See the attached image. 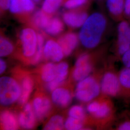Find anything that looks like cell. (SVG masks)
I'll return each instance as SVG.
<instances>
[{"label": "cell", "instance_id": "30", "mask_svg": "<svg viewBox=\"0 0 130 130\" xmlns=\"http://www.w3.org/2000/svg\"><path fill=\"white\" fill-rule=\"evenodd\" d=\"M57 76L56 79L61 84L66 79L68 73V65L66 62H61L57 65Z\"/></svg>", "mask_w": 130, "mask_h": 130}, {"label": "cell", "instance_id": "28", "mask_svg": "<svg viewBox=\"0 0 130 130\" xmlns=\"http://www.w3.org/2000/svg\"><path fill=\"white\" fill-rule=\"evenodd\" d=\"M70 117L76 119L84 121L86 118V113L84 107L79 105H75L71 107L69 111Z\"/></svg>", "mask_w": 130, "mask_h": 130}, {"label": "cell", "instance_id": "27", "mask_svg": "<svg viewBox=\"0 0 130 130\" xmlns=\"http://www.w3.org/2000/svg\"><path fill=\"white\" fill-rule=\"evenodd\" d=\"M14 46L12 43L7 39L1 37L0 39V56L4 57L8 56L13 51Z\"/></svg>", "mask_w": 130, "mask_h": 130}, {"label": "cell", "instance_id": "14", "mask_svg": "<svg viewBox=\"0 0 130 130\" xmlns=\"http://www.w3.org/2000/svg\"><path fill=\"white\" fill-rule=\"evenodd\" d=\"M32 0H11L10 11L13 14L30 13L34 9Z\"/></svg>", "mask_w": 130, "mask_h": 130}, {"label": "cell", "instance_id": "3", "mask_svg": "<svg viewBox=\"0 0 130 130\" xmlns=\"http://www.w3.org/2000/svg\"><path fill=\"white\" fill-rule=\"evenodd\" d=\"M101 92L110 98H121L122 88L119 71L114 67L104 73L101 80Z\"/></svg>", "mask_w": 130, "mask_h": 130}, {"label": "cell", "instance_id": "7", "mask_svg": "<svg viewBox=\"0 0 130 130\" xmlns=\"http://www.w3.org/2000/svg\"><path fill=\"white\" fill-rule=\"evenodd\" d=\"M130 48V24L125 21H121L118 27V36L116 53L118 58H121Z\"/></svg>", "mask_w": 130, "mask_h": 130}, {"label": "cell", "instance_id": "6", "mask_svg": "<svg viewBox=\"0 0 130 130\" xmlns=\"http://www.w3.org/2000/svg\"><path fill=\"white\" fill-rule=\"evenodd\" d=\"M93 67V57L88 53L79 56L75 63L72 77L75 80L79 82L90 75Z\"/></svg>", "mask_w": 130, "mask_h": 130}, {"label": "cell", "instance_id": "8", "mask_svg": "<svg viewBox=\"0 0 130 130\" xmlns=\"http://www.w3.org/2000/svg\"><path fill=\"white\" fill-rule=\"evenodd\" d=\"M20 40L24 56L27 57L34 56L37 46V35L30 28L23 29L20 34Z\"/></svg>", "mask_w": 130, "mask_h": 130}, {"label": "cell", "instance_id": "32", "mask_svg": "<svg viewBox=\"0 0 130 130\" xmlns=\"http://www.w3.org/2000/svg\"><path fill=\"white\" fill-rule=\"evenodd\" d=\"M61 84L60 83H59L56 79H55L51 82L47 83L46 87L49 91L53 92L55 89L57 88Z\"/></svg>", "mask_w": 130, "mask_h": 130}, {"label": "cell", "instance_id": "20", "mask_svg": "<svg viewBox=\"0 0 130 130\" xmlns=\"http://www.w3.org/2000/svg\"><path fill=\"white\" fill-rule=\"evenodd\" d=\"M41 78L45 82L48 83L56 78L57 66L53 63H48L43 66L41 70Z\"/></svg>", "mask_w": 130, "mask_h": 130}, {"label": "cell", "instance_id": "35", "mask_svg": "<svg viewBox=\"0 0 130 130\" xmlns=\"http://www.w3.org/2000/svg\"><path fill=\"white\" fill-rule=\"evenodd\" d=\"M124 15L127 17L130 15V0L125 1Z\"/></svg>", "mask_w": 130, "mask_h": 130}, {"label": "cell", "instance_id": "13", "mask_svg": "<svg viewBox=\"0 0 130 130\" xmlns=\"http://www.w3.org/2000/svg\"><path fill=\"white\" fill-rule=\"evenodd\" d=\"M78 37L74 33H66L61 36L58 42L60 45L64 55L69 56L77 47L78 43Z\"/></svg>", "mask_w": 130, "mask_h": 130}, {"label": "cell", "instance_id": "10", "mask_svg": "<svg viewBox=\"0 0 130 130\" xmlns=\"http://www.w3.org/2000/svg\"><path fill=\"white\" fill-rule=\"evenodd\" d=\"M43 56L45 58L54 62H59L63 58L64 53L58 42L49 40L43 48Z\"/></svg>", "mask_w": 130, "mask_h": 130}, {"label": "cell", "instance_id": "19", "mask_svg": "<svg viewBox=\"0 0 130 130\" xmlns=\"http://www.w3.org/2000/svg\"><path fill=\"white\" fill-rule=\"evenodd\" d=\"M33 82L32 78L29 76H25L21 79L20 96L19 98V102L21 105L26 104L30 94L32 91Z\"/></svg>", "mask_w": 130, "mask_h": 130}, {"label": "cell", "instance_id": "31", "mask_svg": "<svg viewBox=\"0 0 130 130\" xmlns=\"http://www.w3.org/2000/svg\"><path fill=\"white\" fill-rule=\"evenodd\" d=\"M88 0H68L65 3V7L67 9H74L86 4Z\"/></svg>", "mask_w": 130, "mask_h": 130}, {"label": "cell", "instance_id": "37", "mask_svg": "<svg viewBox=\"0 0 130 130\" xmlns=\"http://www.w3.org/2000/svg\"><path fill=\"white\" fill-rule=\"evenodd\" d=\"M34 2H35V3H39V2H40L41 0H32Z\"/></svg>", "mask_w": 130, "mask_h": 130}, {"label": "cell", "instance_id": "11", "mask_svg": "<svg viewBox=\"0 0 130 130\" xmlns=\"http://www.w3.org/2000/svg\"><path fill=\"white\" fill-rule=\"evenodd\" d=\"M36 118V116L33 107L30 103H27L24 107L23 111L20 112L19 114V124L24 129H32L35 125Z\"/></svg>", "mask_w": 130, "mask_h": 130}, {"label": "cell", "instance_id": "29", "mask_svg": "<svg viewBox=\"0 0 130 130\" xmlns=\"http://www.w3.org/2000/svg\"><path fill=\"white\" fill-rule=\"evenodd\" d=\"M84 121L70 117L65 121V128L69 130H80L84 127Z\"/></svg>", "mask_w": 130, "mask_h": 130}, {"label": "cell", "instance_id": "25", "mask_svg": "<svg viewBox=\"0 0 130 130\" xmlns=\"http://www.w3.org/2000/svg\"><path fill=\"white\" fill-rule=\"evenodd\" d=\"M63 0H44L42 6V10L47 14L55 13L60 7Z\"/></svg>", "mask_w": 130, "mask_h": 130}, {"label": "cell", "instance_id": "16", "mask_svg": "<svg viewBox=\"0 0 130 130\" xmlns=\"http://www.w3.org/2000/svg\"><path fill=\"white\" fill-rule=\"evenodd\" d=\"M125 0H107V6L112 17L117 21H121L124 15Z\"/></svg>", "mask_w": 130, "mask_h": 130}, {"label": "cell", "instance_id": "38", "mask_svg": "<svg viewBox=\"0 0 130 130\" xmlns=\"http://www.w3.org/2000/svg\"></svg>", "mask_w": 130, "mask_h": 130}, {"label": "cell", "instance_id": "18", "mask_svg": "<svg viewBox=\"0 0 130 130\" xmlns=\"http://www.w3.org/2000/svg\"><path fill=\"white\" fill-rule=\"evenodd\" d=\"M122 92L121 98L130 99V67H124L119 71Z\"/></svg>", "mask_w": 130, "mask_h": 130}, {"label": "cell", "instance_id": "22", "mask_svg": "<svg viewBox=\"0 0 130 130\" xmlns=\"http://www.w3.org/2000/svg\"><path fill=\"white\" fill-rule=\"evenodd\" d=\"M48 14L42 10L38 11L33 18V22L37 28L45 29L50 20Z\"/></svg>", "mask_w": 130, "mask_h": 130}, {"label": "cell", "instance_id": "26", "mask_svg": "<svg viewBox=\"0 0 130 130\" xmlns=\"http://www.w3.org/2000/svg\"><path fill=\"white\" fill-rule=\"evenodd\" d=\"M43 44L44 38L41 34H38L37 35V46L36 51L31 60V63L33 64H35L39 63L41 59L43 51Z\"/></svg>", "mask_w": 130, "mask_h": 130}, {"label": "cell", "instance_id": "23", "mask_svg": "<svg viewBox=\"0 0 130 130\" xmlns=\"http://www.w3.org/2000/svg\"><path fill=\"white\" fill-rule=\"evenodd\" d=\"M63 118L59 115L52 117L44 127V130H62L64 128Z\"/></svg>", "mask_w": 130, "mask_h": 130}, {"label": "cell", "instance_id": "17", "mask_svg": "<svg viewBox=\"0 0 130 130\" xmlns=\"http://www.w3.org/2000/svg\"><path fill=\"white\" fill-rule=\"evenodd\" d=\"M1 124L3 129L17 130L19 128V121L14 113L8 110L2 112L1 114Z\"/></svg>", "mask_w": 130, "mask_h": 130}, {"label": "cell", "instance_id": "33", "mask_svg": "<svg viewBox=\"0 0 130 130\" xmlns=\"http://www.w3.org/2000/svg\"><path fill=\"white\" fill-rule=\"evenodd\" d=\"M121 59L124 67H130V48L123 55Z\"/></svg>", "mask_w": 130, "mask_h": 130}, {"label": "cell", "instance_id": "15", "mask_svg": "<svg viewBox=\"0 0 130 130\" xmlns=\"http://www.w3.org/2000/svg\"><path fill=\"white\" fill-rule=\"evenodd\" d=\"M52 99L56 105L65 107L69 105L72 99V96L70 91L63 88H57L53 91Z\"/></svg>", "mask_w": 130, "mask_h": 130}, {"label": "cell", "instance_id": "5", "mask_svg": "<svg viewBox=\"0 0 130 130\" xmlns=\"http://www.w3.org/2000/svg\"><path fill=\"white\" fill-rule=\"evenodd\" d=\"M115 113L114 104L110 97L104 95V98L98 99V107L91 115L98 121L107 124L116 121Z\"/></svg>", "mask_w": 130, "mask_h": 130}, {"label": "cell", "instance_id": "4", "mask_svg": "<svg viewBox=\"0 0 130 130\" xmlns=\"http://www.w3.org/2000/svg\"><path fill=\"white\" fill-rule=\"evenodd\" d=\"M21 87L17 82L9 77L0 79V102L3 106H8L15 102L20 96Z\"/></svg>", "mask_w": 130, "mask_h": 130}, {"label": "cell", "instance_id": "9", "mask_svg": "<svg viewBox=\"0 0 130 130\" xmlns=\"http://www.w3.org/2000/svg\"><path fill=\"white\" fill-rule=\"evenodd\" d=\"M88 18L87 13L84 11H68L63 15L65 23L72 28L82 27Z\"/></svg>", "mask_w": 130, "mask_h": 130}, {"label": "cell", "instance_id": "1", "mask_svg": "<svg viewBox=\"0 0 130 130\" xmlns=\"http://www.w3.org/2000/svg\"><path fill=\"white\" fill-rule=\"evenodd\" d=\"M107 21L103 14H92L83 25L79 33V39L84 46L92 49L101 42L107 29Z\"/></svg>", "mask_w": 130, "mask_h": 130}, {"label": "cell", "instance_id": "12", "mask_svg": "<svg viewBox=\"0 0 130 130\" xmlns=\"http://www.w3.org/2000/svg\"><path fill=\"white\" fill-rule=\"evenodd\" d=\"M33 108L36 118L42 120L48 114L51 109L50 100L44 96L35 98L33 101Z\"/></svg>", "mask_w": 130, "mask_h": 130}, {"label": "cell", "instance_id": "34", "mask_svg": "<svg viewBox=\"0 0 130 130\" xmlns=\"http://www.w3.org/2000/svg\"><path fill=\"white\" fill-rule=\"evenodd\" d=\"M11 0H0L1 9L5 11L9 9Z\"/></svg>", "mask_w": 130, "mask_h": 130}, {"label": "cell", "instance_id": "36", "mask_svg": "<svg viewBox=\"0 0 130 130\" xmlns=\"http://www.w3.org/2000/svg\"><path fill=\"white\" fill-rule=\"evenodd\" d=\"M6 65L5 61L2 59H1L0 60V73L1 74H2L6 69Z\"/></svg>", "mask_w": 130, "mask_h": 130}, {"label": "cell", "instance_id": "24", "mask_svg": "<svg viewBox=\"0 0 130 130\" xmlns=\"http://www.w3.org/2000/svg\"><path fill=\"white\" fill-rule=\"evenodd\" d=\"M115 129L117 130H130V111L121 114L118 118Z\"/></svg>", "mask_w": 130, "mask_h": 130}, {"label": "cell", "instance_id": "21", "mask_svg": "<svg viewBox=\"0 0 130 130\" xmlns=\"http://www.w3.org/2000/svg\"><path fill=\"white\" fill-rule=\"evenodd\" d=\"M64 29V25L60 19L54 18L50 19L44 29L45 32L51 35H56L61 32Z\"/></svg>", "mask_w": 130, "mask_h": 130}, {"label": "cell", "instance_id": "2", "mask_svg": "<svg viewBox=\"0 0 130 130\" xmlns=\"http://www.w3.org/2000/svg\"><path fill=\"white\" fill-rule=\"evenodd\" d=\"M100 78L96 75H89L79 81L75 92L76 98L83 102H90L97 98L101 93Z\"/></svg>", "mask_w": 130, "mask_h": 130}]
</instances>
